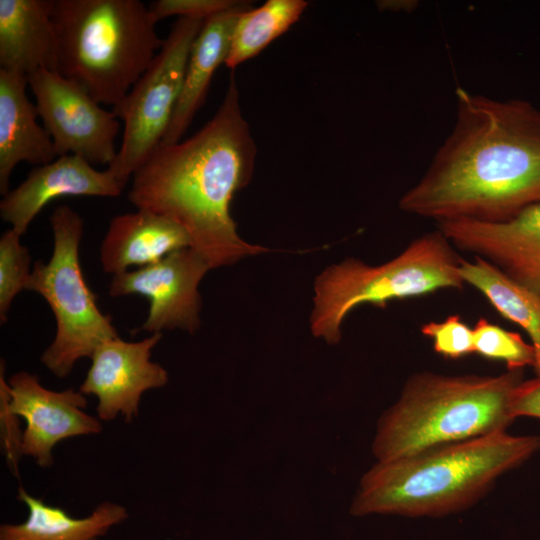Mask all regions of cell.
Wrapping results in <instances>:
<instances>
[{"label":"cell","mask_w":540,"mask_h":540,"mask_svg":"<svg viewBox=\"0 0 540 540\" xmlns=\"http://www.w3.org/2000/svg\"><path fill=\"white\" fill-rule=\"evenodd\" d=\"M256 152L232 73L214 116L190 138L159 145L132 175L128 199L181 226L211 269L265 253L240 237L230 212L253 176Z\"/></svg>","instance_id":"7a4b0ae2"},{"label":"cell","mask_w":540,"mask_h":540,"mask_svg":"<svg viewBox=\"0 0 540 540\" xmlns=\"http://www.w3.org/2000/svg\"><path fill=\"white\" fill-rule=\"evenodd\" d=\"M161 338L162 333H153L137 342L117 337L95 350L79 391L96 396L97 417L101 421L121 415L127 423L131 422L138 415L143 393L167 384V371L151 361L152 350Z\"/></svg>","instance_id":"7c38bea8"},{"label":"cell","mask_w":540,"mask_h":540,"mask_svg":"<svg viewBox=\"0 0 540 540\" xmlns=\"http://www.w3.org/2000/svg\"><path fill=\"white\" fill-rule=\"evenodd\" d=\"M238 3L234 0H157L149 9L158 21L170 16L208 19Z\"/></svg>","instance_id":"d4e9b609"},{"label":"cell","mask_w":540,"mask_h":540,"mask_svg":"<svg viewBox=\"0 0 540 540\" xmlns=\"http://www.w3.org/2000/svg\"><path fill=\"white\" fill-rule=\"evenodd\" d=\"M57 72L100 104L118 106L162 47L139 0H54Z\"/></svg>","instance_id":"5b68a950"},{"label":"cell","mask_w":540,"mask_h":540,"mask_svg":"<svg viewBox=\"0 0 540 540\" xmlns=\"http://www.w3.org/2000/svg\"><path fill=\"white\" fill-rule=\"evenodd\" d=\"M522 381L523 370L495 376L416 373L380 416L372 454L389 461L506 431L515 420L512 395Z\"/></svg>","instance_id":"277c9868"},{"label":"cell","mask_w":540,"mask_h":540,"mask_svg":"<svg viewBox=\"0 0 540 540\" xmlns=\"http://www.w3.org/2000/svg\"><path fill=\"white\" fill-rule=\"evenodd\" d=\"M27 81L58 157L73 154L92 165L114 161L120 123L112 110L102 108L82 86L57 71L41 69Z\"/></svg>","instance_id":"9c48e42d"},{"label":"cell","mask_w":540,"mask_h":540,"mask_svg":"<svg viewBox=\"0 0 540 540\" xmlns=\"http://www.w3.org/2000/svg\"><path fill=\"white\" fill-rule=\"evenodd\" d=\"M18 499L26 505L28 516L19 524H2L0 540H98L128 518L124 506L110 501L99 504L86 517L75 518L61 507L31 496L22 487Z\"/></svg>","instance_id":"d6986e66"},{"label":"cell","mask_w":540,"mask_h":540,"mask_svg":"<svg viewBox=\"0 0 540 540\" xmlns=\"http://www.w3.org/2000/svg\"><path fill=\"white\" fill-rule=\"evenodd\" d=\"M1 402V441L4 455L10 466V469L17 475L18 462L23 455L22 437L18 424V416L10 412L4 400Z\"/></svg>","instance_id":"484cf974"},{"label":"cell","mask_w":540,"mask_h":540,"mask_svg":"<svg viewBox=\"0 0 540 540\" xmlns=\"http://www.w3.org/2000/svg\"><path fill=\"white\" fill-rule=\"evenodd\" d=\"M3 369L1 362L0 399L10 412L25 419L22 453L39 466L53 464L52 452L60 441L102 431L101 420L84 411L88 402L80 391L49 390L36 375L26 371L17 372L6 381Z\"/></svg>","instance_id":"8fae6325"},{"label":"cell","mask_w":540,"mask_h":540,"mask_svg":"<svg viewBox=\"0 0 540 540\" xmlns=\"http://www.w3.org/2000/svg\"><path fill=\"white\" fill-rule=\"evenodd\" d=\"M186 247H191V242L181 226L137 209L111 220L100 245V262L106 273L116 275L132 266L151 265Z\"/></svg>","instance_id":"e0dca14e"},{"label":"cell","mask_w":540,"mask_h":540,"mask_svg":"<svg viewBox=\"0 0 540 540\" xmlns=\"http://www.w3.org/2000/svg\"><path fill=\"white\" fill-rule=\"evenodd\" d=\"M375 4L378 10L392 13H411L419 6L417 0H380Z\"/></svg>","instance_id":"83f0119b"},{"label":"cell","mask_w":540,"mask_h":540,"mask_svg":"<svg viewBox=\"0 0 540 540\" xmlns=\"http://www.w3.org/2000/svg\"><path fill=\"white\" fill-rule=\"evenodd\" d=\"M539 450V435L503 431L376 461L361 477L349 513L411 518L454 514L476 503L499 477Z\"/></svg>","instance_id":"3957f363"},{"label":"cell","mask_w":540,"mask_h":540,"mask_svg":"<svg viewBox=\"0 0 540 540\" xmlns=\"http://www.w3.org/2000/svg\"><path fill=\"white\" fill-rule=\"evenodd\" d=\"M22 233L16 229L5 231L0 238V321L5 324L14 298L26 287L32 271L31 256L21 244Z\"/></svg>","instance_id":"603a6c76"},{"label":"cell","mask_w":540,"mask_h":540,"mask_svg":"<svg viewBox=\"0 0 540 540\" xmlns=\"http://www.w3.org/2000/svg\"><path fill=\"white\" fill-rule=\"evenodd\" d=\"M307 6L304 0H267L257 8H245L235 24L225 66L235 69L257 56L288 31Z\"/></svg>","instance_id":"44dd1931"},{"label":"cell","mask_w":540,"mask_h":540,"mask_svg":"<svg viewBox=\"0 0 540 540\" xmlns=\"http://www.w3.org/2000/svg\"><path fill=\"white\" fill-rule=\"evenodd\" d=\"M473 329L474 353L491 360L502 361L507 370H523L535 364V351L516 332L506 330L485 318L477 320Z\"/></svg>","instance_id":"7402d4cb"},{"label":"cell","mask_w":540,"mask_h":540,"mask_svg":"<svg viewBox=\"0 0 540 540\" xmlns=\"http://www.w3.org/2000/svg\"><path fill=\"white\" fill-rule=\"evenodd\" d=\"M440 230L414 239L391 260L370 266L347 258L324 269L315 279L312 334L334 345L340 342L341 326L357 306L418 297L442 289H462L460 258Z\"/></svg>","instance_id":"8992f818"},{"label":"cell","mask_w":540,"mask_h":540,"mask_svg":"<svg viewBox=\"0 0 540 540\" xmlns=\"http://www.w3.org/2000/svg\"><path fill=\"white\" fill-rule=\"evenodd\" d=\"M54 0H0V69L57 71Z\"/></svg>","instance_id":"2e32d148"},{"label":"cell","mask_w":540,"mask_h":540,"mask_svg":"<svg viewBox=\"0 0 540 540\" xmlns=\"http://www.w3.org/2000/svg\"><path fill=\"white\" fill-rule=\"evenodd\" d=\"M459 272L465 285L477 289L497 312L528 334L535 351L533 369L540 376V294L478 256L461 259Z\"/></svg>","instance_id":"ffe728a7"},{"label":"cell","mask_w":540,"mask_h":540,"mask_svg":"<svg viewBox=\"0 0 540 540\" xmlns=\"http://www.w3.org/2000/svg\"><path fill=\"white\" fill-rule=\"evenodd\" d=\"M126 185L109 170L99 171L84 158L69 154L34 168L0 202V216L24 234L51 200L63 196L117 197Z\"/></svg>","instance_id":"5bb4252c"},{"label":"cell","mask_w":540,"mask_h":540,"mask_svg":"<svg viewBox=\"0 0 540 540\" xmlns=\"http://www.w3.org/2000/svg\"><path fill=\"white\" fill-rule=\"evenodd\" d=\"M210 269L196 250L186 247L151 265L113 275L109 294H137L149 300L147 317L137 331L153 334L182 329L194 333L200 326L202 305L198 286Z\"/></svg>","instance_id":"30bf717a"},{"label":"cell","mask_w":540,"mask_h":540,"mask_svg":"<svg viewBox=\"0 0 540 540\" xmlns=\"http://www.w3.org/2000/svg\"><path fill=\"white\" fill-rule=\"evenodd\" d=\"M437 228L454 247L489 261L540 294V200L501 222L447 220Z\"/></svg>","instance_id":"4fadbf2b"},{"label":"cell","mask_w":540,"mask_h":540,"mask_svg":"<svg viewBox=\"0 0 540 540\" xmlns=\"http://www.w3.org/2000/svg\"><path fill=\"white\" fill-rule=\"evenodd\" d=\"M27 76L0 69V193L20 162L41 166L57 156L51 136L40 126L36 105L26 96Z\"/></svg>","instance_id":"9a60e30c"},{"label":"cell","mask_w":540,"mask_h":540,"mask_svg":"<svg viewBox=\"0 0 540 540\" xmlns=\"http://www.w3.org/2000/svg\"><path fill=\"white\" fill-rule=\"evenodd\" d=\"M514 418L520 416L540 419V376L523 380L514 390L511 399Z\"/></svg>","instance_id":"4316f807"},{"label":"cell","mask_w":540,"mask_h":540,"mask_svg":"<svg viewBox=\"0 0 540 540\" xmlns=\"http://www.w3.org/2000/svg\"><path fill=\"white\" fill-rule=\"evenodd\" d=\"M206 19L178 18L162 47L123 101L112 108L124 123L108 169L124 185L160 145L174 113L192 45Z\"/></svg>","instance_id":"ba28073f"},{"label":"cell","mask_w":540,"mask_h":540,"mask_svg":"<svg viewBox=\"0 0 540 540\" xmlns=\"http://www.w3.org/2000/svg\"><path fill=\"white\" fill-rule=\"evenodd\" d=\"M421 333L432 340L434 351L445 358L459 359L474 353L473 329L457 314L422 324Z\"/></svg>","instance_id":"cb8c5ba5"},{"label":"cell","mask_w":540,"mask_h":540,"mask_svg":"<svg viewBox=\"0 0 540 540\" xmlns=\"http://www.w3.org/2000/svg\"><path fill=\"white\" fill-rule=\"evenodd\" d=\"M455 95L453 126L399 207L437 223L507 220L540 200V109L462 87Z\"/></svg>","instance_id":"6da1fadb"},{"label":"cell","mask_w":540,"mask_h":540,"mask_svg":"<svg viewBox=\"0 0 540 540\" xmlns=\"http://www.w3.org/2000/svg\"><path fill=\"white\" fill-rule=\"evenodd\" d=\"M50 224L52 255L47 262L34 263L25 289L40 294L55 316L54 340L40 359L53 374L64 378L79 359L91 357L101 344L119 336L111 317L99 310L82 273L83 219L71 207L61 205L51 214Z\"/></svg>","instance_id":"52a82bcc"},{"label":"cell","mask_w":540,"mask_h":540,"mask_svg":"<svg viewBox=\"0 0 540 540\" xmlns=\"http://www.w3.org/2000/svg\"><path fill=\"white\" fill-rule=\"evenodd\" d=\"M249 7L245 2L206 19L188 58L181 92L169 127L160 145L180 141L195 114L205 102L217 68L225 63L231 36L240 13Z\"/></svg>","instance_id":"ac0fdd59"}]
</instances>
